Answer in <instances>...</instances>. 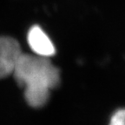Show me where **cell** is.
Returning <instances> with one entry per match:
<instances>
[{
	"mask_svg": "<svg viewBox=\"0 0 125 125\" xmlns=\"http://www.w3.org/2000/svg\"><path fill=\"white\" fill-rule=\"evenodd\" d=\"M12 74L24 89L51 90L60 83V71L47 57L22 53Z\"/></svg>",
	"mask_w": 125,
	"mask_h": 125,
	"instance_id": "1",
	"label": "cell"
},
{
	"mask_svg": "<svg viewBox=\"0 0 125 125\" xmlns=\"http://www.w3.org/2000/svg\"><path fill=\"white\" fill-rule=\"evenodd\" d=\"M22 53L19 43L15 38L0 37V79L13 73Z\"/></svg>",
	"mask_w": 125,
	"mask_h": 125,
	"instance_id": "2",
	"label": "cell"
},
{
	"mask_svg": "<svg viewBox=\"0 0 125 125\" xmlns=\"http://www.w3.org/2000/svg\"><path fill=\"white\" fill-rule=\"evenodd\" d=\"M27 41L34 54L39 57H52L56 53V49L52 41L38 25H33L29 30L27 35Z\"/></svg>",
	"mask_w": 125,
	"mask_h": 125,
	"instance_id": "3",
	"label": "cell"
},
{
	"mask_svg": "<svg viewBox=\"0 0 125 125\" xmlns=\"http://www.w3.org/2000/svg\"><path fill=\"white\" fill-rule=\"evenodd\" d=\"M50 91L41 89H24V98L27 104L33 108H40L47 104Z\"/></svg>",
	"mask_w": 125,
	"mask_h": 125,
	"instance_id": "4",
	"label": "cell"
},
{
	"mask_svg": "<svg viewBox=\"0 0 125 125\" xmlns=\"http://www.w3.org/2000/svg\"><path fill=\"white\" fill-rule=\"evenodd\" d=\"M109 125H125V108L117 109L112 115Z\"/></svg>",
	"mask_w": 125,
	"mask_h": 125,
	"instance_id": "5",
	"label": "cell"
}]
</instances>
